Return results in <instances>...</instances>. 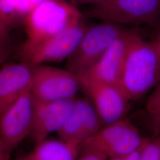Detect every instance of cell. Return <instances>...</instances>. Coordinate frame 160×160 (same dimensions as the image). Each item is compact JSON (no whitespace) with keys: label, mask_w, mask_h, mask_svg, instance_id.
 <instances>
[{"label":"cell","mask_w":160,"mask_h":160,"mask_svg":"<svg viewBox=\"0 0 160 160\" xmlns=\"http://www.w3.org/2000/svg\"><path fill=\"white\" fill-rule=\"evenodd\" d=\"M160 81V52L155 42L139 34L132 42L118 86L129 101H137Z\"/></svg>","instance_id":"cell-1"},{"label":"cell","mask_w":160,"mask_h":160,"mask_svg":"<svg viewBox=\"0 0 160 160\" xmlns=\"http://www.w3.org/2000/svg\"><path fill=\"white\" fill-rule=\"evenodd\" d=\"M84 21L80 10L68 0H44L24 19L27 39L41 40Z\"/></svg>","instance_id":"cell-2"},{"label":"cell","mask_w":160,"mask_h":160,"mask_svg":"<svg viewBox=\"0 0 160 160\" xmlns=\"http://www.w3.org/2000/svg\"><path fill=\"white\" fill-rule=\"evenodd\" d=\"M87 27L83 21L41 40L26 39L18 51L21 62L33 67L67 60L74 52Z\"/></svg>","instance_id":"cell-3"},{"label":"cell","mask_w":160,"mask_h":160,"mask_svg":"<svg viewBox=\"0 0 160 160\" xmlns=\"http://www.w3.org/2000/svg\"><path fill=\"white\" fill-rule=\"evenodd\" d=\"M148 139L142 136L131 120L123 118L104 125L82 143L81 149L96 151L107 158L124 157L142 147Z\"/></svg>","instance_id":"cell-4"},{"label":"cell","mask_w":160,"mask_h":160,"mask_svg":"<svg viewBox=\"0 0 160 160\" xmlns=\"http://www.w3.org/2000/svg\"><path fill=\"white\" fill-rule=\"evenodd\" d=\"M92 17L120 26L152 25L160 18V0H104L92 6Z\"/></svg>","instance_id":"cell-5"},{"label":"cell","mask_w":160,"mask_h":160,"mask_svg":"<svg viewBox=\"0 0 160 160\" xmlns=\"http://www.w3.org/2000/svg\"><path fill=\"white\" fill-rule=\"evenodd\" d=\"M127 28L106 22L88 26L74 52L67 60V69L76 75L88 71Z\"/></svg>","instance_id":"cell-6"},{"label":"cell","mask_w":160,"mask_h":160,"mask_svg":"<svg viewBox=\"0 0 160 160\" xmlns=\"http://www.w3.org/2000/svg\"><path fill=\"white\" fill-rule=\"evenodd\" d=\"M81 90L77 75L67 69L47 64L33 66L31 92L40 101H59L75 98Z\"/></svg>","instance_id":"cell-7"},{"label":"cell","mask_w":160,"mask_h":160,"mask_svg":"<svg viewBox=\"0 0 160 160\" xmlns=\"http://www.w3.org/2000/svg\"><path fill=\"white\" fill-rule=\"evenodd\" d=\"M77 76L81 90L90 100L104 125L125 118L129 101L119 86L98 80L86 73Z\"/></svg>","instance_id":"cell-8"},{"label":"cell","mask_w":160,"mask_h":160,"mask_svg":"<svg viewBox=\"0 0 160 160\" xmlns=\"http://www.w3.org/2000/svg\"><path fill=\"white\" fill-rule=\"evenodd\" d=\"M34 105V98L30 91L0 114V141L8 152L31 134Z\"/></svg>","instance_id":"cell-9"},{"label":"cell","mask_w":160,"mask_h":160,"mask_svg":"<svg viewBox=\"0 0 160 160\" xmlns=\"http://www.w3.org/2000/svg\"><path fill=\"white\" fill-rule=\"evenodd\" d=\"M104 126L90 100L87 96L76 98L73 109L57 133L63 141L82 145Z\"/></svg>","instance_id":"cell-10"},{"label":"cell","mask_w":160,"mask_h":160,"mask_svg":"<svg viewBox=\"0 0 160 160\" xmlns=\"http://www.w3.org/2000/svg\"><path fill=\"white\" fill-rule=\"evenodd\" d=\"M139 34L135 30L127 28L112 43L92 68L84 73L118 86L128 51Z\"/></svg>","instance_id":"cell-11"},{"label":"cell","mask_w":160,"mask_h":160,"mask_svg":"<svg viewBox=\"0 0 160 160\" xmlns=\"http://www.w3.org/2000/svg\"><path fill=\"white\" fill-rule=\"evenodd\" d=\"M76 98L59 101L34 99L31 132L34 144L39 143L48 138L52 133L59 131L73 109Z\"/></svg>","instance_id":"cell-12"},{"label":"cell","mask_w":160,"mask_h":160,"mask_svg":"<svg viewBox=\"0 0 160 160\" xmlns=\"http://www.w3.org/2000/svg\"><path fill=\"white\" fill-rule=\"evenodd\" d=\"M33 67L21 62L0 69V114L25 93L31 91Z\"/></svg>","instance_id":"cell-13"},{"label":"cell","mask_w":160,"mask_h":160,"mask_svg":"<svg viewBox=\"0 0 160 160\" xmlns=\"http://www.w3.org/2000/svg\"><path fill=\"white\" fill-rule=\"evenodd\" d=\"M81 149L80 143L59 138H47L35 144L34 148L25 158L26 160H77Z\"/></svg>","instance_id":"cell-14"},{"label":"cell","mask_w":160,"mask_h":160,"mask_svg":"<svg viewBox=\"0 0 160 160\" xmlns=\"http://www.w3.org/2000/svg\"><path fill=\"white\" fill-rule=\"evenodd\" d=\"M44 0H17L14 11V21L24 19Z\"/></svg>","instance_id":"cell-15"},{"label":"cell","mask_w":160,"mask_h":160,"mask_svg":"<svg viewBox=\"0 0 160 160\" xmlns=\"http://www.w3.org/2000/svg\"><path fill=\"white\" fill-rule=\"evenodd\" d=\"M141 160H160V135L149 139L142 149Z\"/></svg>","instance_id":"cell-16"},{"label":"cell","mask_w":160,"mask_h":160,"mask_svg":"<svg viewBox=\"0 0 160 160\" xmlns=\"http://www.w3.org/2000/svg\"><path fill=\"white\" fill-rule=\"evenodd\" d=\"M145 108L149 115L160 113V81L148 97Z\"/></svg>","instance_id":"cell-17"},{"label":"cell","mask_w":160,"mask_h":160,"mask_svg":"<svg viewBox=\"0 0 160 160\" xmlns=\"http://www.w3.org/2000/svg\"><path fill=\"white\" fill-rule=\"evenodd\" d=\"M107 159L105 156L96 151L81 149L80 155L77 160H106Z\"/></svg>","instance_id":"cell-18"},{"label":"cell","mask_w":160,"mask_h":160,"mask_svg":"<svg viewBox=\"0 0 160 160\" xmlns=\"http://www.w3.org/2000/svg\"><path fill=\"white\" fill-rule=\"evenodd\" d=\"M10 26L0 19V45H10Z\"/></svg>","instance_id":"cell-19"},{"label":"cell","mask_w":160,"mask_h":160,"mask_svg":"<svg viewBox=\"0 0 160 160\" xmlns=\"http://www.w3.org/2000/svg\"><path fill=\"white\" fill-rule=\"evenodd\" d=\"M144 145L132 151L128 154L124 156V160H141L142 151V149H143Z\"/></svg>","instance_id":"cell-20"},{"label":"cell","mask_w":160,"mask_h":160,"mask_svg":"<svg viewBox=\"0 0 160 160\" xmlns=\"http://www.w3.org/2000/svg\"><path fill=\"white\" fill-rule=\"evenodd\" d=\"M74 5H92V6H96L104 0H68Z\"/></svg>","instance_id":"cell-21"},{"label":"cell","mask_w":160,"mask_h":160,"mask_svg":"<svg viewBox=\"0 0 160 160\" xmlns=\"http://www.w3.org/2000/svg\"><path fill=\"white\" fill-rule=\"evenodd\" d=\"M10 50V45H0V65L8 57Z\"/></svg>","instance_id":"cell-22"},{"label":"cell","mask_w":160,"mask_h":160,"mask_svg":"<svg viewBox=\"0 0 160 160\" xmlns=\"http://www.w3.org/2000/svg\"><path fill=\"white\" fill-rule=\"evenodd\" d=\"M150 116L155 131L157 135H160V113Z\"/></svg>","instance_id":"cell-23"},{"label":"cell","mask_w":160,"mask_h":160,"mask_svg":"<svg viewBox=\"0 0 160 160\" xmlns=\"http://www.w3.org/2000/svg\"><path fill=\"white\" fill-rule=\"evenodd\" d=\"M9 153L4 148L0 141V160H9Z\"/></svg>","instance_id":"cell-24"},{"label":"cell","mask_w":160,"mask_h":160,"mask_svg":"<svg viewBox=\"0 0 160 160\" xmlns=\"http://www.w3.org/2000/svg\"><path fill=\"white\" fill-rule=\"evenodd\" d=\"M106 160H124V157H113L109 158Z\"/></svg>","instance_id":"cell-25"},{"label":"cell","mask_w":160,"mask_h":160,"mask_svg":"<svg viewBox=\"0 0 160 160\" xmlns=\"http://www.w3.org/2000/svg\"><path fill=\"white\" fill-rule=\"evenodd\" d=\"M155 43V44H156V45L157 46V48H158V50H159L160 52V35L158 39V40Z\"/></svg>","instance_id":"cell-26"},{"label":"cell","mask_w":160,"mask_h":160,"mask_svg":"<svg viewBox=\"0 0 160 160\" xmlns=\"http://www.w3.org/2000/svg\"><path fill=\"white\" fill-rule=\"evenodd\" d=\"M16 160H26V159L25 156H24V157H20Z\"/></svg>","instance_id":"cell-27"},{"label":"cell","mask_w":160,"mask_h":160,"mask_svg":"<svg viewBox=\"0 0 160 160\" xmlns=\"http://www.w3.org/2000/svg\"><path fill=\"white\" fill-rule=\"evenodd\" d=\"M0 19H1V18H0Z\"/></svg>","instance_id":"cell-28"}]
</instances>
